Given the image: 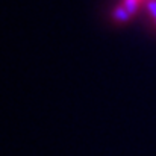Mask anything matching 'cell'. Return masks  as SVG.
Listing matches in <instances>:
<instances>
[{"label": "cell", "mask_w": 156, "mask_h": 156, "mask_svg": "<svg viewBox=\"0 0 156 156\" xmlns=\"http://www.w3.org/2000/svg\"><path fill=\"white\" fill-rule=\"evenodd\" d=\"M144 8H146L147 14L153 20H156V0H147V2H144Z\"/></svg>", "instance_id": "obj_3"}, {"label": "cell", "mask_w": 156, "mask_h": 156, "mask_svg": "<svg viewBox=\"0 0 156 156\" xmlns=\"http://www.w3.org/2000/svg\"><path fill=\"white\" fill-rule=\"evenodd\" d=\"M132 17H133V15L126 9V6H124L123 3L117 5V6L114 8V11H112V21H114L115 24H126L127 21H130Z\"/></svg>", "instance_id": "obj_1"}, {"label": "cell", "mask_w": 156, "mask_h": 156, "mask_svg": "<svg viewBox=\"0 0 156 156\" xmlns=\"http://www.w3.org/2000/svg\"><path fill=\"white\" fill-rule=\"evenodd\" d=\"M153 23H155V27H156V20H153Z\"/></svg>", "instance_id": "obj_4"}, {"label": "cell", "mask_w": 156, "mask_h": 156, "mask_svg": "<svg viewBox=\"0 0 156 156\" xmlns=\"http://www.w3.org/2000/svg\"><path fill=\"white\" fill-rule=\"evenodd\" d=\"M121 3L126 6V9H127L133 17L140 12L141 6H144V0H123Z\"/></svg>", "instance_id": "obj_2"}]
</instances>
